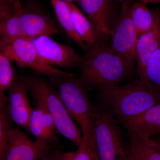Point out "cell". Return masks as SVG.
Here are the masks:
<instances>
[{
  "mask_svg": "<svg viewBox=\"0 0 160 160\" xmlns=\"http://www.w3.org/2000/svg\"><path fill=\"white\" fill-rule=\"evenodd\" d=\"M86 52L79 66L78 79L86 91L111 88L131 76L123 60L111 48L99 44Z\"/></svg>",
  "mask_w": 160,
  "mask_h": 160,
  "instance_id": "7a4b0ae2",
  "label": "cell"
},
{
  "mask_svg": "<svg viewBox=\"0 0 160 160\" xmlns=\"http://www.w3.org/2000/svg\"><path fill=\"white\" fill-rule=\"evenodd\" d=\"M158 10L149 9L146 4L135 3L132 5L130 14L138 36L146 33L151 29L154 22Z\"/></svg>",
  "mask_w": 160,
  "mask_h": 160,
  "instance_id": "d6986e66",
  "label": "cell"
},
{
  "mask_svg": "<svg viewBox=\"0 0 160 160\" xmlns=\"http://www.w3.org/2000/svg\"><path fill=\"white\" fill-rule=\"evenodd\" d=\"M4 1H6L7 3L10 4H14V3L19 1V0H4Z\"/></svg>",
  "mask_w": 160,
  "mask_h": 160,
  "instance_id": "f546056e",
  "label": "cell"
},
{
  "mask_svg": "<svg viewBox=\"0 0 160 160\" xmlns=\"http://www.w3.org/2000/svg\"><path fill=\"white\" fill-rule=\"evenodd\" d=\"M62 152L57 149H52L42 159L40 160H60Z\"/></svg>",
  "mask_w": 160,
  "mask_h": 160,
  "instance_id": "484cf974",
  "label": "cell"
},
{
  "mask_svg": "<svg viewBox=\"0 0 160 160\" xmlns=\"http://www.w3.org/2000/svg\"><path fill=\"white\" fill-rule=\"evenodd\" d=\"M24 78L35 101L42 103L51 115L58 132L78 147L82 141V134L64 106L58 90L41 77Z\"/></svg>",
  "mask_w": 160,
  "mask_h": 160,
  "instance_id": "3957f363",
  "label": "cell"
},
{
  "mask_svg": "<svg viewBox=\"0 0 160 160\" xmlns=\"http://www.w3.org/2000/svg\"><path fill=\"white\" fill-rule=\"evenodd\" d=\"M0 48L21 68H30L49 79L71 74L44 62L30 39L21 37L10 40L0 39Z\"/></svg>",
  "mask_w": 160,
  "mask_h": 160,
  "instance_id": "8992f818",
  "label": "cell"
},
{
  "mask_svg": "<svg viewBox=\"0 0 160 160\" xmlns=\"http://www.w3.org/2000/svg\"><path fill=\"white\" fill-rule=\"evenodd\" d=\"M79 6L91 22L99 40L110 35L112 29L110 0H79Z\"/></svg>",
  "mask_w": 160,
  "mask_h": 160,
  "instance_id": "5bb4252c",
  "label": "cell"
},
{
  "mask_svg": "<svg viewBox=\"0 0 160 160\" xmlns=\"http://www.w3.org/2000/svg\"><path fill=\"white\" fill-rule=\"evenodd\" d=\"M97 105L122 125L160 103V91L148 82L136 80L98 91Z\"/></svg>",
  "mask_w": 160,
  "mask_h": 160,
  "instance_id": "6da1fadb",
  "label": "cell"
},
{
  "mask_svg": "<svg viewBox=\"0 0 160 160\" xmlns=\"http://www.w3.org/2000/svg\"><path fill=\"white\" fill-rule=\"evenodd\" d=\"M7 107V96L0 91V160H3L10 132L13 127Z\"/></svg>",
  "mask_w": 160,
  "mask_h": 160,
  "instance_id": "44dd1931",
  "label": "cell"
},
{
  "mask_svg": "<svg viewBox=\"0 0 160 160\" xmlns=\"http://www.w3.org/2000/svg\"><path fill=\"white\" fill-rule=\"evenodd\" d=\"M116 1H118V2H122V1H126V0H116Z\"/></svg>",
  "mask_w": 160,
  "mask_h": 160,
  "instance_id": "d6a6232c",
  "label": "cell"
},
{
  "mask_svg": "<svg viewBox=\"0 0 160 160\" xmlns=\"http://www.w3.org/2000/svg\"><path fill=\"white\" fill-rule=\"evenodd\" d=\"M14 4H0V19L6 16L12 11Z\"/></svg>",
  "mask_w": 160,
  "mask_h": 160,
  "instance_id": "d4e9b609",
  "label": "cell"
},
{
  "mask_svg": "<svg viewBox=\"0 0 160 160\" xmlns=\"http://www.w3.org/2000/svg\"><path fill=\"white\" fill-rule=\"evenodd\" d=\"M142 3L144 4L152 3V4H158L160 3V0H141Z\"/></svg>",
  "mask_w": 160,
  "mask_h": 160,
  "instance_id": "f1b7e54d",
  "label": "cell"
},
{
  "mask_svg": "<svg viewBox=\"0 0 160 160\" xmlns=\"http://www.w3.org/2000/svg\"><path fill=\"white\" fill-rule=\"evenodd\" d=\"M0 4H2V5H5V4H9V3H7V2H6L5 1H4V0H0Z\"/></svg>",
  "mask_w": 160,
  "mask_h": 160,
  "instance_id": "1f68e13d",
  "label": "cell"
},
{
  "mask_svg": "<svg viewBox=\"0 0 160 160\" xmlns=\"http://www.w3.org/2000/svg\"><path fill=\"white\" fill-rule=\"evenodd\" d=\"M22 9L20 1L16 2L14 4L12 11L0 19V39L10 40L25 37L20 20Z\"/></svg>",
  "mask_w": 160,
  "mask_h": 160,
  "instance_id": "e0dca14e",
  "label": "cell"
},
{
  "mask_svg": "<svg viewBox=\"0 0 160 160\" xmlns=\"http://www.w3.org/2000/svg\"><path fill=\"white\" fill-rule=\"evenodd\" d=\"M29 125V132L38 142L54 146L59 142L54 120L42 103L36 102Z\"/></svg>",
  "mask_w": 160,
  "mask_h": 160,
  "instance_id": "7c38bea8",
  "label": "cell"
},
{
  "mask_svg": "<svg viewBox=\"0 0 160 160\" xmlns=\"http://www.w3.org/2000/svg\"><path fill=\"white\" fill-rule=\"evenodd\" d=\"M28 87L24 76H18L7 90V107L12 122L29 132L32 109L28 97Z\"/></svg>",
  "mask_w": 160,
  "mask_h": 160,
  "instance_id": "30bf717a",
  "label": "cell"
},
{
  "mask_svg": "<svg viewBox=\"0 0 160 160\" xmlns=\"http://www.w3.org/2000/svg\"><path fill=\"white\" fill-rule=\"evenodd\" d=\"M54 146L33 141L18 128L13 127L9 133L3 160H40Z\"/></svg>",
  "mask_w": 160,
  "mask_h": 160,
  "instance_id": "9c48e42d",
  "label": "cell"
},
{
  "mask_svg": "<svg viewBox=\"0 0 160 160\" xmlns=\"http://www.w3.org/2000/svg\"><path fill=\"white\" fill-rule=\"evenodd\" d=\"M11 60L0 48V91H7L18 76Z\"/></svg>",
  "mask_w": 160,
  "mask_h": 160,
  "instance_id": "7402d4cb",
  "label": "cell"
},
{
  "mask_svg": "<svg viewBox=\"0 0 160 160\" xmlns=\"http://www.w3.org/2000/svg\"><path fill=\"white\" fill-rule=\"evenodd\" d=\"M150 139L155 146L157 147L158 149L160 151V136H158L154 138H150Z\"/></svg>",
  "mask_w": 160,
  "mask_h": 160,
  "instance_id": "83f0119b",
  "label": "cell"
},
{
  "mask_svg": "<svg viewBox=\"0 0 160 160\" xmlns=\"http://www.w3.org/2000/svg\"><path fill=\"white\" fill-rule=\"evenodd\" d=\"M160 44V11L158 10L153 26L149 31L138 38L136 48L137 74L146 81V65L150 56Z\"/></svg>",
  "mask_w": 160,
  "mask_h": 160,
  "instance_id": "4fadbf2b",
  "label": "cell"
},
{
  "mask_svg": "<svg viewBox=\"0 0 160 160\" xmlns=\"http://www.w3.org/2000/svg\"><path fill=\"white\" fill-rule=\"evenodd\" d=\"M32 40L40 57L49 66L71 69L79 66L82 59L83 56L73 48L58 42L50 37L43 36Z\"/></svg>",
  "mask_w": 160,
  "mask_h": 160,
  "instance_id": "ba28073f",
  "label": "cell"
},
{
  "mask_svg": "<svg viewBox=\"0 0 160 160\" xmlns=\"http://www.w3.org/2000/svg\"><path fill=\"white\" fill-rule=\"evenodd\" d=\"M19 1H21V0H19Z\"/></svg>",
  "mask_w": 160,
  "mask_h": 160,
  "instance_id": "e575fe53",
  "label": "cell"
},
{
  "mask_svg": "<svg viewBox=\"0 0 160 160\" xmlns=\"http://www.w3.org/2000/svg\"><path fill=\"white\" fill-rule=\"evenodd\" d=\"M66 2L69 6L75 30L83 42L86 43L87 49L97 46L99 42V39L89 19L74 3Z\"/></svg>",
  "mask_w": 160,
  "mask_h": 160,
  "instance_id": "2e32d148",
  "label": "cell"
},
{
  "mask_svg": "<svg viewBox=\"0 0 160 160\" xmlns=\"http://www.w3.org/2000/svg\"><path fill=\"white\" fill-rule=\"evenodd\" d=\"M121 125L95 105L92 137L98 160H126L128 145L123 140Z\"/></svg>",
  "mask_w": 160,
  "mask_h": 160,
  "instance_id": "5b68a950",
  "label": "cell"
},
{
  "mask_svg": "<svg viewBox=\"0 0 160 160\" xmlns=\"http://www.w3.org/2000/svg\"><path fill=\"white\" fill-rule=\"evenodd\" d=\"M131 2L123 4L122 11L114 26L112 28L111 48L123 60L132 75L136 61V48L138 38L130 14Z\"/></svg>",
  "mask_w": 160,
  "mask_h": 160,
  "instance_id": "52a82bcc",
  "label": "cell"
},
{
  "mask_svg": "<svg viewBox=\"0 0 160 160\" xmlns=\"http://www.w3.org/2000/svg\"><path fill=\"white\" fill-rule=\"evenodd\" d=\"M129 147L140 160H160V151L151 139L140 138L129 134Z\"/></svg>",
  "mask_w": 160,
  "mask_h": 160,
  "instance_id": "ffe728a7",
  "label": "cell"
},
{
  "mask_svg": "<svg viewBox=\"0 0 160 160\" xmlns=\"http://www.w3.org/2000/svg\"><path fill=\"white\" fill-rule=\"evenodd\" d=\"M64 2H75L79 5V0H62Z\"/></svg>",
  "mask_w": 160,
  "mask_h": 160,
  "instance_id": "4dcf8cb0",
  "label": "cell"
},
{
  "mask_svg": "<svg viewBox=\"0 0 160 160\" xmlns=\"http://www.w3.org/2000/svg\"><path fill=\"white\" fill-rule=\"evenodd\" d=\"M20 20L24 36L31 40L62 33L58 24L35 7H22Z\"/></svg>",
  "mask_w": 160,
  "mask_h": 160,
  "instance_id": "8fae6325",
  "label": "cell"
},
{
  "mask_svg": "<svg viewBox=\"0 0 160 160\" xmlns=\"http://www.w3.org/2000/svg\"><path fill=\"white\" fill-rule=\"evenodd\" d=\"M50 80L57 88L60 98L69 114L78 124L83 138L92 142V124L95 104L90 102L87 91L72 73Z\"/></svg>",
  "mask_w": 160,
  "mask_h": 160,
  "instance_id": "277c9868",
  "label": "cell"
},
{
  "mask_svg": "<svg viewBox=\"0 0 160 160\" xmlns=\"http://www.w3.org/2000/svg\"><path fill=\"white\" fill-rule=\"evenodd\" d=\"M146 81L160 91V44L146 65Z\"/></svg>",
  "mask_w": 160,
  "mask_h": 160,
  "instance_id": "cb8c5ba5",
  "label": "cell"
},
{
  "mask_svg": "<svg viewBox=\"0 0 160 160\" xmlns=\"http://www.w3.org/2000/svg\"><path fill=\"white\" fill-rule=\"evenodd\" d=\"M95 160H98L97 158H96Z\"/></svg>",
  "mask_w": 160,
  "mask_h": 160,
  "instance_id": "836d02e7",
  "label": "cell"
},
{
  "mask_svg": "<svg viewBox=\"0 0 160 160\" xmlns=\"http://www.w3.org/2000/svg\"><path fill=\"white\" fill-rule=\"evenodd\" d=\"M121 126L128 131L129 134L140 138H150L160 133V103Z\"/></svg>",
  "mask_w": 160,
  "mask_h": 160,
  "instance_id": "9a60e30c",
  "label": "cell"
},
{
  "mask_svg": "<svg viewBox=\"0 0 160 160\" xmlns=\"http://www.w3.org/2000/svg\"><path fill=\"white\" fill-rule=\"evenodd\" d=\"M126 160H140L137 156L135 154L134 152L130 149L129 145H128L127 147Z\"/></svg>",
  "mask_w": 160,
  "mask_h": 160,
  "instance_id": "4316f807",
  "label": "cell"
},
{
  "mask_svg": "<svg viewBox=\"0 0 160 160\" xmlns=\"http://www.w3.org/2000/svg\"><path fill=\"white\" fill-rule=\"evenodd\" d=\"M50 1L60 26L79 47L86 51L87 49V46L75 30L67 3L62 0Z\"/></svg>",
  "mask_w": 160,
  "mask_h": 160,
  "instance_id": "ac0fdd59",
  "label": "cell"
},
{
  "mask_svg": "<svg viewBox=\"0 0 160 160\" xmlns=\"http://www.w3.org/2000/svg\"><path fill=\"white\" fill-rule=\"evenodd\" d=\"M96 157L93 142L83 138L77 150L72 152H62L60 160H95Z\"/></svg>",
  "mask_w": 160,
  "mask_h": 160,
  "instance_id": "603a6c76",
  "label": "cell"
}]
</instances>
